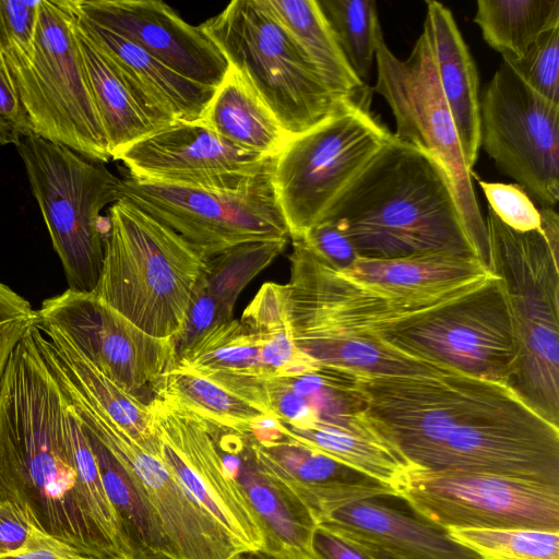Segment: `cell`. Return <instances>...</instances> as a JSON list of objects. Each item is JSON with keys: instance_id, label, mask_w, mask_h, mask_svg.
<instances>
[{"instance_id": "cell-18", "label": "cell", "mask_w": 559, "mask_h": 559, "mask_svg": "<svg viewBox=\"0 0 559 559\" xmlns=\"http://www.w3.org/2000/svg\"><path fill=\"white\" fill-rule=\"evenodd\" d=\"M148 408L159 459L247 548L262 547L261 530L224 466L207 421L159 395Z\"/></svg>"}, {"instance_id": "cell-10", "label": "cell", "mask_w": 559, "mask_h": 559, "mask_svg": "<svg viewBox=\"0 0 559 559\" xmlns=\"http://www.w3.org/2000/svg\"><path fill=\"white\" fill-rule=\"evenodd\" d=\"M376 64L374 91L384 98L395 119L393 134L423 148L442 165L455 191L474 252L488 266V236L475 194L474 171L465 163L425 34L419 35L403 60L391 51L384 36L381 37Z\"/></svg>"}, {"instance_id": "cell-7", "label": "cell", "mask_w": 559, "mask_h": 559, "mask_svg": "<svg viewBox=\"0 0 559 559\" xmlns=\"http://www.w3.org/2000/svg\"><path fill=\"white\" fill-rule=\"evenodd\" d=\"M3 68L34 134L93 162L111 159L82 62L72 0H40L31 55Z\"/></svg>"}, {"instance_id": "cell-16", "label": "cell", "mask_w": 559, "mask_h": 559, "mask_svg": "<svg viewBox=\"0 0 559 559\" xmlns=\"http://www.w3.org/2000/svg\"><path fill=\"white\" fill-rule=\"evenodd\" d=\"M36 311V323L57 328L99 372L141 401L144 391L154 399L176 364L173 338L146 334L93 292L68 288Z\"/></svg>"}, {"instance_id": "cell-24", "label": "cell", "mask_w": 559, "mask_h": 559, "mask_svg": "<svg viewBox=\"0 0 559 559\" xmlns=\"http://www.w3.org/2000/svg\"><path fill=\"white\" fill-rule=\"evenodd\" d=\"M423 33L457 131L465 163L473 170L480 150V88L476 64L452 12L442 3L426 2Z\"/></svg>"}, {"instance_id": "cell-45", "label": "cell", "mask_w": 559, "mask_h": 559, "mask_svg": "<svg viewBox=\"0 0 559 559\" xmlns=\"http://www.w3.org/2000/svg\"><path fill=\"white\" fill-rule=\"evenodd\" d=\"M35 530L13 504L0 502V557L23 549Z\"/></svg>"}, {"instance_id": "cell-32", "label": "cell", "mask_w": 559, "mask_h": 559, "mask_svg": "<svg viewBox=\"0 0 559 559\" xmlns=\"http://www.w3.org/2000/svg\"><path fill=\"white\" fill-rule=\"evenodd\" d=\"M156 395L212 424L239 432H250L255 424L271 417L250 402L179 364L163 376Z\"/></svg>"}, {"instance_id": "cell-48", "label": "cell", "mask_w": 559, "mask_h": 559, "mask_svg": "<svg viewBox=\"0 0 559 559\" xmlns=\"http://www.w3.org/2000/svg\"><path fill=\"white\" fill-rule=\"evenodd\" d=\"M227 559H286L285 557L266 550L263 547L260 548H245L236 551Z\"/></svg>"}, {"instance_id": "cell-1", "label": "cell", "mask_w": 559, "mask_h": 559, "mask_svg": "<svg viewBox=\"0 0 559 559\" xmlns=\"http://www.w3.org/2000/svg\"><path fill=\"white\" fill-rule=\"evenodd\" d=\"M330 370L413 466L559 485V426L510 384L455 369L401 377Z\"/></svg>"}, {"instance_id": "cell-44", "label": "cell", "mask_w": 559, "mask_h": 559, "mask_svg": "<svg viewBox=\"0 0 559 559\" xmlns=\"http://www.w3.org/2000/svg\"><path fill=\"white\" fill-rule=\"evenodd\" d=\"M311 551L312 559H391L361 549L319 525L312 537Z\"/></svg>"}, {"instance_id": "cell-20", "label": "cell", "mask_w": 559, "mask_h": 559, "mask_svg": "<svg viewBox=\"0 0 559 559\" xmlns=\"http://www.w3.org/2000/svg\"><path fill=\"white\" fill-rule=\"evenodd\" d=\"M207 421V420H206ZM224 466L263 535V548L286 559H312L316 519L258 459L250 432L207 421Z\"/></svg>"}, {"instance_id": "cell-31", "label": "cell", "mask_w": 559, "mask_h": 559, "mask_svg": "<svg viewBox=\"0 0 559 559\" xmlns=\"http://www.w3.org/2000/svg\"><path fill=\"white\" fill-rule=\"evenodd\" d=\"M278 430L341 463L391 486L396 495L407 474L417 467L369 437L331 427L297 429L276 419Z\"/></svg>"}, {"instance_id": "cell-19", "label": "cell", "mask_w": 559, "mask_h": 559, "mask_svg": "<svg viewBox=\"0 0 559 559\" xmlns=\"http://www.w3.org/2000/svg\"><path fill=\"white\" fill-rule=\"evenodd\" d=\"M74 13L102 25L146 51L181 76L216 88L229 63L201 28L154 0H72Z\"/></svg>"}, {"instance_id": "cell-13", "label": "cell", "mask_w": 559, "mask_h": 559, "mask_svg": "<svg viewBox=\"0 0 559 559\" xmlns=\"http://www.w3.org/2000/svg\"><path fill=\"white\" fill-rule=\"evenodd\" d=\"M411 511L441 528L559 532V485L506 476L412 469L399 490Z\"/></svg>"}, {"instance_id": "cell-14", "label": "cell", "mask_w": 559, "mask_h": 559, "mask_svg": "<svg viewBox=\"0 0 559 559\" xmlns=\"http://www.w3.org/2000/svg\"><path fill=\"white\" fill-rule=\"evenodd\" d=\"M120 199L170 228L204 260L236 245L288 238L273 183L225 193L136 179H120Z\"/></svg>"}, {"instance_id": "cell-22", "label": "cell", "mask_w": 559, "mask_h": 559, "mask_svg": "<svg viewBox=\"0 0 559 559\" xmlns=\"http://www.w3.org/2000/svg\"><path fill=\"white\" fill-rule=\"evenodd\" d=\"M382 498L343 507L318 525L361 549L393 559H481L447 530L413 511L405 512L381 502Z\"/></svg>"}, {"instance_id": "cell-17", "label": "cell", "mask_w": 559, "mask_h": 559, "mask_svg": "<svg viewBox=\"0 0 559 559\" xmlns=\"http://www.w3.org/2000/svg\"><path fill=\"white\" fill-rule=\"evenodd\" d=\"M116 159L140 180L246 193L272 181L275 157L235 148L202 120H195L159 129L127 147Z\"/></svg>"}, {"instance_id": "cell-39", "label": "cell", "mask_w": 559, "mask_h": 559, "mask_svg": "<svg viewBox=\"0 0 559 559\" xmlns=\"http://www.w3.org/2000/svg\"><path fill=\"white\" fill-rule=\"evenodd\" d=\"M40 0H0V63L14 64L31 55Z\"/></svg>"}, {"instance_id": "cell-21", "label": "cell", "mask_w": 559, "mask_h": 559, "mask_svg": "<svg viewBox=\"0 0 559 559\" xmlns=\"http://www.w3.org/2000/svg\"><path fill=\"white\" fill-rule=\"evenodd\" d=\"M251 439L261 463L297 496L317 523L360 500L397 497L391 486L283 435L276 419L257 426Z\"/></svg>"}, {"instance_id": "cell-8", "label": "cell", "mask_w": 559, "mask_h": 559, "mask_svg": "<svg viewBox=\"0 0 559 559\" xmlns=\"http://www.w3.org/2000/svg\"><path fill=\"white\" fill-rule=\"evenodd\" d=\"M69 289H95L104 260L102 211L120 199V178L103 163L34 133L16 145Z\"/></svg>"}, {"instance_id": "cell-9", "label": "cell", "mask_w": 559, "mask_h": 559, "mask_svg": "<svg viewBox=\"0 0 559 559\" xmlns=\"http://www.w3.org/2000/svg\"><path fill=\"white\" fill-rule=\"evenodd\" d=\"M391 135L369 105L342 99L321 122L289 139L275 157L272 183L293 240L326 218Z\"/></svg>"}, {"instance_id": "cell-28", "label": "cell", "mask_w": 559, "mask_h": 559, "mask_svg": "<svg viewBox=\"0 0 559 559\" xmlns=\"http://www.w3.org/2000/svg\"><path fill=\"white\" fill-rule=\"evenodd\" d=\"M81 425L96 459L105 492L134 559H169L162 524L142 484L82 421Z\"/></svg>"}, {"instance_id": "cell-11", "label": "cell", "mask_w": 559, "mask_h": 559, "mask_svg": "<svg viewBox=\"0 0 559 559\" xmlns=\"http://www.w3.org/2000/svg\"><path fill=\"white\" fill-rule=\"evenodd\" d=\"M362 340L508 384L516 365L507 295L496 274L453 301Z\"/></svg>"}, {"instance_id": "cell-23", "label": "cell", "mask_w": 559, "mask_h": 559, "mask_svg": "<svg viewBox=\"0 0 559 559\" xmlns=\"http://www.w3.org/2000/svg\"><path fill=\"white\" fill-rule=\"evenodd\" d=\"M76 21V20H75ZM88 88L111 159L151 133L177 122L123 73L76 25Z\"/></svg>"}, {"instance_id": "cell-15", "label": "cell", "mask_w": 559, "mask_h": 559, "mask_svg": "<svg viewBox=\"0 0 559 559\" xmlns=\"http://www.w3.org/2000/svg\"><path fill=\"white\" fill-rule=\"evenodd\" d=\"M62 390L81 421L142 484L162 524L169 559H227L247 548L211 515L157 456L141 448L67 376Z\"/></svg>"}, {"instance_id": "cell-47", "label": "cell", "mask_w": 559, "mask_h": 559, "mask_svg": "<svg viewBox=\"0 0 559 559\" xmlns=\"http://www.w3.org/2000/svg\"><path fill=\"white\" fill-rule=\"evenodd\" d=\"M540 229L555 257H559V216L554 207H540Z\"/></svg>"}, {"instance_id": "cell-29", "label": "cell", "mask_w": 559, "mask_h": 559, "mask_svg": "<svg viewBox=\"0 0 559 559\" xmlns=\"http://www.w3.org/2000/svg\"><path fill=\"white\" fill-rule=\"evenodd\" d=\"M337 98L369 105V91L345 59L317 0H264Z\"/></svg>"}, {"instance_id": "cell-25", "label": "cell", "mask_w": 559, "mask_h": 559, "mask_svg": "<svg viewBox=\"0 0 559 559\" xmlns=\"http://www.w3.org/2000/svg\"><path fill=\"white\" fill-rule=\"evenodd\" d=\"M263 336L240 320H229L205 332L176 364L190 368L266 415L270 411L263 361Z\"/></svg>"}, {"instance_id": "cell-42", "label": "cell", "mask_w": 559, "mask_h": 559, "mask_svg": "<svg viewBox=\"0 0 559 559\" xmlns=\"http://www.w3.org/2000/svg\"><path fill=\"white\" fill-rule=\"evenodd\" d=\"M324 262L337 269L348 267L357 253L347 236L332 221H323L298 239Z\"/></svg>"}, {"instance_id": "cell-5", "label": "cell", "mask_w": 559, "mask_h": 559, "mask_svg": "<svg viewBox=\"0 0 559 559\" xmlns=\"http://www.w3.org/2000/svg\"><path fill=\"white\" fill-rule=\"evenodd\" d=\"M489 270L507 295L516 347L510 385L559 426V262L542 231H518L488 209Z\"/></svg>"}, {"instance_id": "cell-6", "label": "cell", "mask_w": 559, "mask_h": 559, "mask_svg": "<svg viewBox=\"0 0 559 559\" xmlns=\"http://www.w3.org/2000/svg\"><path fill=\"white\" fill-rule=\"evenodd\" d=\"M200 26L290 136L317 126L347 99L330 91L264 0L231 1Z\"/></svg>"}, {"instance_id": "cell-35", "label": "cell", "mask_w": 559, "mask_h": 559, "mask_svg": "<svg viewBox=\"0 0 559 559\" xmlns=\"http://www.w3.org/2000/svg\"><path fill=\"white\" fill-rule=\"evenodd\" d=\"M304 354L320 367L373 376H420L452 369L382 343L362 338L319 344Z\"/></svg>"}, {"instance_id": "cell-33", "label": "cell", "mask_w": 559, "mask_h": 559, "mask_svg": "<svg viewBox=\"0 0 559 559\" xmlns=\"http://www.w3.org/2000/svg\"><path fill=\"white\" fill-rule=\"evenodd\" d=\"M241 320L263 336V361L271 379L320 369L294 344L285 312L284 284H263L243 311Z\"/></svg>"}, {"instance_id": "cell-26", "label": "cell", "mask_w": 559, "mask_h": 559, "mask_svg": "<svg viewBox=\"0 0 559 559\" xmlns=\"http://www.w3.org/2000/svg\"><path fill=\"white\" fill-rule=\"evenodd\" d=\"M74 15L78 27L176 121L202 119L215 88L181 76L119 34Z\"/></svg>"}, {"instance_id": "cell-2", "label": "cell", "mask_w": 559, "mask_h": 559, "mask_svg": "<svg viewBox=\"0 0 559 559\" xmlns=\"http://www.w3.org/2000/svg\"><path fill=\"white\" fill-rule=\"evenodd\" d=\"M35 325L13 350L0 388V502L84 556L134 559Z\"/></svg>"}, {"instance_id": "cell-30", "label": "cell", "mask_w": 559, "mask_h": 559, "mask_svg": "<svg viewBox=\"0 0 559 559\" xmlns=\"http://www.w3.org/2000/svg\"><path fill=\"white\" fill-rule=\"evenodd\" d=\"M474 22L502 60L515 62L559 25V0H478Z\"/></svg>"}, {"instance_id": "cell-38", "label": "cell", "mask_w": 559, "mask_h": 559, "mask_svg": "<svg viewBox=\"0 0 559 559\" xmlns=\"http://www.w3.org/2000/svg\"><path fill=\"white\" fill-rule=\"evenodd\" d=\"M508 63L534 92L559 104V25L544 33L522 59Z\"/></svg>"}, {"instance_id": "cell-46", "label": "cell", "mask_w": 559, "mask_h": 559, "mask_svg": "<svg viewBox=\"0 0 559 559\" xmlns=\"http://www.w3.org/2000/svg\"><path fill=\"white\" fill-rule=\"evenodd\" d=\"M0 559H96L84 556L61 542L35 530L26 546Z\"/></svg>"}, {"instance_id": "cell-41", "label": "cell", "mask_w": 559, "mask_h": 559, "mask_svg": "<svg viewBox=\"0 0 559 559\" xmlns=\"http://www.w3.org/2000/svg\"><path fill=\"white\" fill-rule=\"evenodd\" d=\"M37 311L31 304L0 282V388L9 359L28 330L36 324Z\"/></svg>"}, {"instance_id": "cell-37", "label": "cell", "mask_w": 559, "mask_h": 559, "mask_svg": "<svg viewBox=\"0 0 559 559\" xmlns=\"http://www.w3.org/2000/svg\"><path fill=\"white\" fill-rule=\"evenodd\" d=\"M481 559H559V532L533 528H449Z\"/></svg>"}, {"instance_id": "cell-3", "label": "cell", "mask_w": 559, "mask_h": 559, "mask_svg": "<svg viewBox=\"0 0 559 559\" xmlns=\"http://www.w3.org/2000/svg\"><path fill=\"white\" fill-rule=\"evenodd\" d=\"M324 221L343 230L360 258L476 257L442 165L393 133Z\"/></svg>"}, {"instance_id": "cell-43", "label": "cell", "mask_w": 559, "mask_h": 559, "mask_svg": "<svg viewBox=\"0 0 559 559\" xmlns=\"http://www.w3.org/2000/svg\"><path fill=\"white\" fill-rule=\"evenodd\" d=\"M33 133L27 112L0 63V145L14 146Z\"/></svg>"}, {"instance_id": "cell-40", "label": "cell", "mask_w": 559, "mask_h": 559, "mask_svg": "<svg viewBox=\"0 0 559 559\" xmlns=\"http://www.w3.org/2000/svg\"><path fill=\"white\" fill-rule=\"evenodd\" d=\"M490 209L499 219L518 231L540 229V213L528 194L516 183L478 180Z\"/></svg>"}, {"instance_id": "cell-36", "label": "cell", "mask_w": 559, "mask_h": 559, "mask_svg": "<svg viewBox=\"0 0 559 559\" xmlns=\"http://www.w3.org/2000/svg\"><path fill=\"white\" fill-rule=\"evenodd\" d=\"M349 67L366 83L383 33L373 0H317Z\"/></svg>"}, {"instance_id": "cell-4", "label": "cell", "mask_w": 559, "mask_h": 559, "mask_svg": "<svg viewBox=\"0 0 559 559\" xmlns=\"http://www.w3.org/2000/svg\"><path fill=\"white\" fill-rule=\"evenodd\" d=\"M204 266L205 260L179 235L119 199L109 207L93 293L146 334L173 338Z\"/></svg>"}, {"instance_id": "cell-34", "label": "cell", "mask_w": 559, "mask_h": 559, "mask_svg": "<svg viewBox=\"0 0 559 559\" xmlns=\"http://www.w3.org/2000/svg\"><path fill=\"white\" fill-rule=\"evenodd\" d=\"M287 240L248 241L205 259L199 280L226 320L233 319L235 304L243 288L285 250Z\"/></svg>"}, {"instance_id": "cell-27", "label": "cell", "mask_w": 559, "mask_h": 559, "mask_svg": "<svg viewBox=\"0 0 559 559\" xmlns=\"http://www.w3.org/2000/svg\"><path fill=\"white\" fill-rule=\"evenodd\" d=\"M201 120L235 148L263 157H276L292 138L231 66Z\"/></svg>"}, {"instance_id": "cell-12", "label": "cell", "mask_w": 559, "mask_h": 559, "mask_svg": "<svg viewBox=\"0 0 559 559\" xmlns=\"http://www.w3.org/2000/svg\"><path fill=\"white\" fill-rule=\"evenodd\" d=\"M480 147L542 207L559 199V104L534 92L504 60L480 93Z\"/></svg>"}]
</instances>
